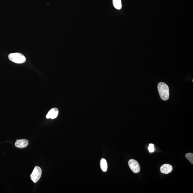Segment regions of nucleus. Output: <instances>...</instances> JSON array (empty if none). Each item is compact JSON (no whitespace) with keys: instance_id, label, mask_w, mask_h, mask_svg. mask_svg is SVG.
Listing matches in <instances>:
<instances>
[{"instance_id":"nucleus-1","label":"nucleus","mask_w":193,"mask_h":193,"mask_svg":"<svg viewBox=\"0 0 193 193\" xmlns=\"http://www.w3.org/2000/svg\"><path fill=\"white\" fill-rule=\"evenodd\" d=\"M161 98L163 101H167L169 98V88L168 86L163 82H160L157 86Z\"/></svg>"},{"instance_id":"nucleus-2","label":"nucleus","mask_w":193,"mask_h":193,"mask_svg":"<svg viewBox=\"0 0 193 193\" xmlns=\"http://www.w3.org/2000/svg\"><path fill=\"white\" fill-rule=\"evenodd\" d=\"M8 58L11 61L18 64L24 63L26 61L25 56L19 53L9 54Z\"/></svg>"},{"instance_id":"nucleus-3","label":"nucleus","mask_w":193,"mask_h":193,"mask_svg":"<svg viewBox=\"0 0 193 193\" xmlns=\"http://www.w3.org/2000/svg\"><path fill=\"white\" fill-rule=\"evenodd\" d=\"M42 173V169L40 167L36 166L31 175V180L35 183H36L40 180Z\"/></svg>"},{"instance_id":"nucleus-4","label":"nucleus","mask_w":193,"mask_h":193,"mask_svg":"<svg viewBox=\"0 0 193 193\" xmlns=\"http://www.w3.org/2000/svg\"><path fill=\"white\" fill-rule=\"evenodd\" d=\"M128 164L131 170L135 173H137L140 171V166L138 162L134 159H130L128 161Z\"/></svg>"},{"instance_id":"nucleus-5","label":"nucleus","mask_w":193,"mask_h":193,"mask_svg":"<svg viewBox=\"0 0 193 193\" xmlns=\"http://www.w3.org/2000/svg\"><path fill=\"white\" fill-rule=\"evenodd\" d=\"M28 140L26 139L17 140L15 143V146L19 149H24L28 146Z\"/></svg>"},{"instance_id":"nucleus-6","label":"nucleus","mask_w":193,"mask_h":193,"mask_svg":"<svg viewBox=\"0 0 193 193\" xmlns=\"http://www.w3.org/2000/svg\"><path fill=\"white\" fill-rule=\"evenodd\" d=\"M172 166L169 164H165L162 165L160 169L161 172L165 174H169L171 173L172 171Z\"/></svg>"},{"instance_id":"nucleus-7","label":"nucleus","mask_w":193,"mask_h":193,"mask_svg":"<svg viewBox=\"0 0 193 193\" xmlns=\"http://www.w3.org/2000/svg\"><path fill=\"white\" fill-rule=\"evenodd\" d=\"M59 111L57 108H54L50 110L48 112L46 116V118L47 119H54L57 117Z\"/></svg>"},{"instance_id":"nucleus-8","label":"nucleus","mask_w":193,"mask_h":193,"mask_svg":"<svg viewBox=\"0 0 193 193\" xmlns=\"http://www.w3.org/2000/svg\"><path fill=\"white\" fill-rule=\"evenodd\" d=\"M100 167L103 172H106L108 168V165L106 159H101L100 161Z\"/></svg>"},{"instance_id":"nucleus-9","label":"nucleus","mask_w":193,"mask_h":193,"mask_svg":"<svg viewBox=\"0 0 193 193\" xmlns=\"http://www.w3.org/2000/svg\"><path fill=\"white\" fill-rule=\"evenodd\" d=\"M113 4L115 8L120 10L122 8V3L121 0H113Z\"/></svg>"},{"instance_id":"nucleus-10","label":"nucleus","mask_w":193,"mask_h":193,"mask_svg":"<svg viewBox=\"0 0 193 193\" xmlns=\"http://www.w3.org/2000/svg\"><path fill=\"white\" fill-rule=\"evenodd\" d=\"M186 158L190 162V163L193 164V154L192 153H188L185 155Z\"/></svg>"},{"instance_id":"nucleus-11","label":"nucleus","mask_w":193,"mask_h":193,"mask_svg":"<svg viewBox=\"0 0 193 193\" xmlns=\"http://www.w3.org/2000/svg\"><path fill=\"white\" fill-rule=\"evenodd\" d=\"M154 145L153 144H150L149 146L148 147V149H149L150 153H153L155 151V149L154 148Z\"/></svg>"}]
</instances>
